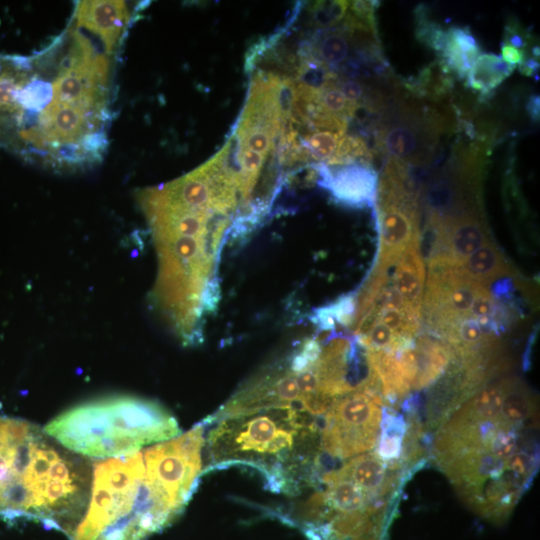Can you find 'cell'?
<instances>
[{"instance_id":"cell-8","label":"cell","mask_w":540,"mask_h":540,"mask_svg":"<svg viewBox=\"0 0 540 540\" xmlns=\"http://www.w3.org/2000/svg\"><path fill=\"white\" fill-rule=\"evenodd\" d=\"M77 27L100 37L107 52H112L128 20L124 1H80L76 8Z\"/></svg>"},{"instance_id":"cell-19","label":"cell","mask_w":540,"mask_h":540,"mask_svg":"<svg viewBox=\"0 0 540 540\" xmlns=\"http://www.w3.org/2000/svg\"><path fill=\"white\" fill-rule=\"evenodd\" d=\"M539 69V61L535 57L525 58V60L519 65V71L524 76H533Z\"/></svg>"},{"instance_id":"cell-4","label":"cell","mask_w":540,"mask_h":540,"mask_svg":"<svg viewBox=\"0 0 540 540\" xmlns=\"http://www.w3.org/2000/svg\"><path fill=\"white\" fill-rule=\"evenodd\" d=\"M44 431L82 457L112 458L180 434L175 417L159 403L133 396L86 402L66 410Z\"/></svg>"},{"instance_id":"cell-18","label":"cell","mask_w":540,"mask_h":540,"mask_svg":"<svg viewBox=\"0 0 540 540\" xmlns=\"http://www.w3.org/2000/svg\"><path fill=\"white\" fill-rule=\"evenodd\" d=\"M501 54V58L506 63L515 67L520 65L526 58L524 50L517 49L506 42L501 43Z\"/></svg>"},{"instance_id":"cell-9","label":"cell","mask_w":540,"mask_h":540,"mask_svg":"<svg viewBox=\"0 0 540 540\" xmlns=\"http://www.w3.org/2000/svg\"><path fill=\"white\" fill-rule=\"evenodd\" d=\"M419 238L414 239L399 256L393 274V285L411 313L420 317L425 269L419 252Z\"/></svg>"},{"instance_id":"cell-5","label":"cell","mask_w":540,"mask_h":540,"mask_svg":"<svg viewBox=\"0 0 540 540\" xmlns=\"http://www.w3.org/2000/svg\"><path fill=\"white\" fill-rule=\"evenodd\" d=\"M381 406L359 389L337 398L325 414L321 451L343 460L372 450L381 432Z\"/></svg>"},{"instance_id":"cell-17","label":"cell","mask_w":540,"mask_h":540,"mask_svg":"<svg viewBox=\"0 0 540 540\" xmlns=\"http://www.w3.org/2000/svg\"><path fill=\"white\" fill-rule=\"evenodd\" d=\"M339 88L348 100L355 103H359L364 96L363 86L353 79L340 81Z\"/></svg>"},{"instance_id":"cell-20","label":"cell","mask_w":540,"mask_h":540,"mask_svg":"<svg viewBox=\"0 0 540 540\" xmlns=\"http://www.w3.org/2000/svg\"><path fill=\"white\" fill-rule=\"evenodd\" d=\"M526 109L530 119L533 122H538L540 116L539 95L533 94L529 97Z\"/></svg>"},{"instance_id":"cell-7","label":"cell","mask_w":540,"mask_h":540,"mask_svg":"<svg viewBox=\"0 0 540 540\" xmlns=\"http://www.w3.org/2000/svg\"><path fill=\"white\" fill-rule=\"evenodd\" d=\"M319 173V185L327 189L334 200L350 208H364L375 203L377 174L370 164L355 162L330 167L314 165Z\"/></svg>"},{"instance_id":"cell-16","label":"cell","mask_w":540,"mask_h":540,"mask_svg":"<svg viewBox=\"0 0 540 540\" xmlns=\"http://www.w3.org/2000/svg\"><path fill=\"white\" fill-rule=\"evenodd\" d=\"M526 39L527 36L520 32L518 23H516L515 21H510L509 24L506 25L504 32V42L517 49L524 50L527 45Z\"/></svg>"},{"instance_id":"cell-11","label":"cell","mask_w":540,"mask_h":540,"mask_svg":"<svg viewBox=\"0 0 540 540\" xmlns=\"http://www.w3.org/2000/svg\"><path fill=\"white\" fill-rule=\"evenodd\" d=\"M514 68L516 67L506 63L498 55L481 53L465 78L466 86L486 99L512 74Z\"/></svg>"},{"instance_id":"cell-14","label":"cell","mask_w":540,"mask_h":540,"mask_svg":"<svg viewBox=\"0 0 540 540\" xmlns=\"http://www.w3.org/2000/svg\"><path fill=\"white\" fill-rule=\"evenodd\" d=\"M415 22V35L418 41L440 54L445 43L446 31L429 19L426 6L419 5L415 9Z\"/></svg>"},{"instance_id":"cell-2","label":"cell","mask_w":540,"mask_h":540,"mask_svg":"<svg viewBox=\"0 0 540 540\" xmlns=\"http://www.w3.org/2000/svg\"><path fill=\"white\" fill-rule=\"evenodd\" d=\"M194 431L95 461L90 498L70 540H145L183 511L203 474Z\"/></svg>"},{"instance_id":"cell-13","label":"cell","mask_w":540,"mask_h":540,"mask_svg":"<svg viewBox=\"0 0 540 540\" xmlns=\"http://www.w3.org/2000/svg\"><path fill=\"white\" fill-rule=\"evenodd\" d=\"M378 146L389 156L397 160L417 161L420 137L411 124H392L384 127L378 134Z\"/></svg>"},{"instance_id":"cell-6","label":"cell","mask_w":540,"mask_h":540,"mask_svg":"<svg viewBox=\"0 0 540 540\" xmlns=\"http://www.w3.org/2000/svg\"><path fill=\"white\" fill-rule=\"evenodd\" d=\"M380 257L378 270L394 265L404 249L419 238L416 199L379 195Z\"/></svg>"},{"instance_id":"cell-3","label":"cell","mask_w":540,"mask_h":540,"mask_svg":"<svg viewBox=\"0 0 540 540\" xmlns=\"http://www.w3.org/2000/svg\"><path fill=\"white\" fill-rule=\"evenodd\" d=\"M215 424L205 438L210 455L205 471L249 466L263 475L271 491L287 494L317 481L320 434L309 413L296 406L276 407Z\"/></svg>"},{"instance_id":"cell-15","label":"cell","mask_w":540,"mask_h":540,"mask_svg":"<svg viewBox=\"0 0 540 540\" xmlns=\"http://www.w3.org/2000/svg\"><path fill=\"white\" fill-rule=\"evenodd\" d=\"M496 315L495 303L487 289L482 291L474 299L469 316L473 319H480L483 317H492Z\"/></svg>"},{"instance_id":"cell-12","label":"cell","mask_w":540,"mask_h":540,"mask_svg":"<svg viewBox=\"0 0 540 540\" xmlns=\"http://www.w3.org/2000/svg\"><path fill=\"white\" fill-rule=\"evenodd\" d=\"M455 267L460 275L480 284L488 283L508 271L502 255L489 242L481 246Z\"/></svg>"},{"instance_id":"cell-1","label":"cell","mask_w":540,"mask_h":540,"mask_svg":"<svg viewBox=\"0 0 540 540\" xmlns=\"http://www.w3.org/2000/svg\"><path fill=\"white\" fill-rule=\"evenodd\" d=\"M537 430L535 399L506 379L477 391L440 423L433 459L470 509L503 524L536 475Z\"/></svg>"},{"instance_id":"cell-10","label":"cell","mask_w":540,"mask_h":540,"mask_svg":"<svg viewBox=\"0 0 540 540\" xmlns=\"http://www.w3.org/2000/svg\"><path fill=\"white\" fill-rule=\"evenodd\" d=\"M480 54V47L468 27H451L446 31L445 43L439 54L440 68L446 74L466 78Z\"/></svg>"}]
</instances>
